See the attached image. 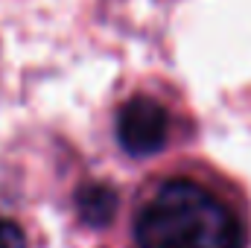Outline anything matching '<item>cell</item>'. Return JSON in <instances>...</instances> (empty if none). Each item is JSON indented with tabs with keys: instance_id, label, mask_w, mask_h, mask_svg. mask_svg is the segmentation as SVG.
<instances>
[{
	"instance_id": "2",
	"label": "cell",
	"mask_w": 251,
	"mask_h": 248,
	"mask_svg": "<svg viewBox=\"0 0 251 248\" xmlns=\"http://www.w3.org/2000/svg\"><path fill=\"white\" fill-rule=\"evenodd\" d=\"M176 134V120L170 105L149 94L134 91L114 108V143L131 161H146L170 149Z\"/></svg>"
},
{
	"instance_id": "1",
	"label": "cell",
	"mask_w": 251,
	"mask_h": 248,
	"mask_svg": "<svg viewBox=\"0 0 251 248\" xmlns=\"http://www.w3.org/2000/svg\"><path fill=\"white\" fill-rule=\"evenodd\" d=\"M128 237L131 248H246V225L207 178L170 170L137 190Z\"/></svg>"
},
{
	"instance_id": "3",
	"label": "cell",
	"mask_w": 251,
	"mask_h": 248,
	"mask_svg": "<svg viewBox=\"0 0 251 248\" xmlns=\"http://www.w3.org/2000/svg\"><path fill=\"white\" fill-rule=\"evenodd\" d=\"M0 248H26L24 228L12 216H0Z\"/></svg>"
}]
</instances>
